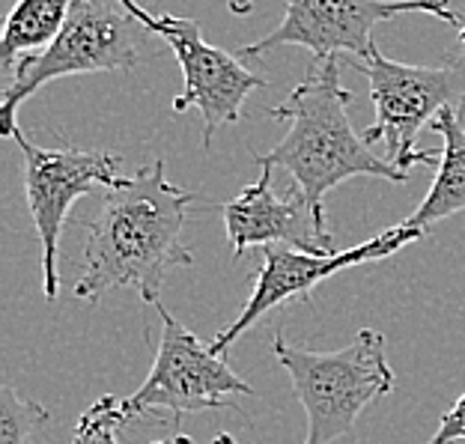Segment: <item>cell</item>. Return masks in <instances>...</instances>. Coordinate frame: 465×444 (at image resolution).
Returning a JSON list of instances; mask_svg holds the SVG:
<instances>
[{
    "label": "cell",
    "mask_w": 465,
    "mask_h": 444,
    "mask_svg": "<svg viewBox=\"0 0 465 444\" xmlns=\"http://www.w3.org/2000/svg\"><path fill=\"white\" fill-rule=\"evenodd\" d=\"M194 192L167 183L164 162L134 171L108 188L84 245V274L75 283L81 301H102L114 290H134L146 304H162L164 278L192 266L194 253L183 245V227Z\"/></svg>",
    "instance_id": "1"
},
{
    "label": "cell",
    "mask_w": 465,
    "mask_h": 444,
    "mask_svg": "<svg viewBox=\"0 0 465 444\" xmlns=\"http://www.w3.org/2000/svg\"><path fill=\"white\" fill-rule=\"evenodd\" d=\"M352 102L355 93L343 87L337 57H313L308 75L290 99L269 111L272 120L287 123V134L266 155H257V164L272 171L283 167L320 221H325V194L346 179L379 176L397 185L409 179L385 155L370 150L364 134L349 125Z\"/></svg>",
    "instance_id": "2"
},
{
    "label": "cell",
    "mask_w": 465,
    "mask_h": 444,
    "mask_svg": "<svg viewBox=\"0 0 465 444\" xmlns=\"http://www.w3.org/2000/svg\"><path fill=\"white\" fill-rule=\"evenodd\" d=\"M272 352L287 370L299 403L308 415V439L302 444H337L352 436L361 411L394 390L382 331L364 329L337 352H311L283 340L278 331Z\"/></svg>",
    "instance_id": "3"
},
{
    "label": "cell",
    "mask_w": 465,
    "mask_h": 444,
    "mask_svg": "<svg viewBox=\"0 0 465 444\" xmlns=\"http://www.w3.org/2000/svg\"><path fill=\"white\" fill-rule=\"evenodd\" d=\"M150 36L120 0H75L57 39L18 60L15 75L0 96V132L13 137L18 108L51 81L137 69Z\"/></svg>",
    "instance_id": "4"
},
{
    "label": "cell",
    "mask_w": 465,
    "mask_h": 444,
    "mask_svg": "<svg viewBox=\"0 0 465 444\" xmlns=\"http://www.w3.org/2000/svg\"><path fill=\"white\" fill-rule=\"evenodd\" d=\"M370 81L376 120L364 129L367 143H382L385 158L397 171L409 173L415 164L439 162L441 153L415 150L424 125H430L445 108H457L465 99V81L453 66H409L385 54L355 63Z\"/></svg>",
    "instance_id": "5"
},
{
    "label": "cell",
    "mask_w": 465,
    "mask_h": 444,
    "mask_svg": "<svg viewBox=\"0 0 465 444\" xmlns=\"http://www.w3.org/2000/svg\"><path fill=\"white\" fill-rule=\"evenodd\" d=\"M162 316V343L155 349V361L143 385L132 397L123 400L125 420L155 418V411H171L173 424L188 411L230 409L224 400L230 394L253 397V388L232 373L224 355H218L213 343H203L194 331L173 320L167 308L155 304Z\"/></svg>",
    "instance_id": "6"
},
{
    "label": "cell",
    "mask_w": 465,
    "mask_h": 444,
    "mask_svg": "<svg viewBox=\"0 0 465 444\" xmlns=\"http://www.w3.org/2000/svg\"><path fill=\"white\" fill-rule=\"evenodd\" d=\"M129 13L150 30L153 36L164 39L167 48L183 69V93L173 99V111L183 113L197 108L203 116V146L209 150L215 132L227 123H239L245 116V102L253 90L266 87V78L242 66L239 57L209 45L200 34L194 18L158 15L141 6L137 0H120Z\"/></svg>",
    "instance_id": "7"
},
{
    "label": "cell",
    "mask_w": 465,
    "mask_h": 444,
    "mask_svg": "<svg viewBox=\"0 0 465 444\" xmlns=\"http://www.w3.org/2000/svg\"><path fill=\"white\" fill-rule=\"evenodd\" d=\"M420 13L445 25H460L462 15L448 0H287V13L278 27L239 51V57H262L274 48L299 45L313 57L352 54L355 63L376 54L373 27L379 21Z\"/></svg>",
    "instance_id": "8"
},
{
    "label": "cell",
    "mask_w": 465,
    "mask_h": 444,
    "mask_svg": "<svg viewBox=\"0 0 465 444\" xmlns=\"http://www.w3.org/2000/svg\"><path fill=\"white\" fill-rule=\"evenodd\" d=\"M13 141L25 155V194L42 245V292L54 301L60 292L57 253L69 209L93 188H114L120 183V158L78 146H36L21 129Z\"/></svg>",
    "instance_id": "9"
},
{
    "label": "cell",
    "mask_w": 465,
    "mask_h": 444,
    "mask_svg": "<svg viewBox=\"0 0 465 444\" xmlns=\"http://www.w3.org/2000/svg\"><path fill=\"white\" fill-rule=\"evenodd\" d=\"M420 236H424V230L397 224L385 232H379L373 239L361 242V245H352L334 253H308V251H295L287 245L262 248V262H260L257 278H253L251 299L245 308L239 311L236 320H232L224 331H218L213 349L218 355H227V349L269 311L295 299H302V301L311 299V292L320 287L322 281L334 278L337 271L364 266V262L388 260V257H394L400 248L418 242Z\"/></svg>",
    "instance_id": "10"
},
{
    "label": "cell",
    "mask_w": 465,
    "mask_h": 444,
    "mask_svg": "<svg viewBox=\"0 0 465 444\" xmlns=\"http://www.w3.org/2000/svg\"><path fill=\"white\" fill-rule=\"evenodd\" d=\"M232 260L245 257L248 248L287 245L308 253H334V236L325 221L313 215L302 192L287 200L274 194L272 167H260V179L239 197L221 206Z\"/></svg>",
    "instance_id": "11"
},
{
    "label": "cell",
    "mask_w": 465,
    "mask_h": 444,
    "mask_svg": "<svg viewBox=\"0 0 465 444\" xmlns=\"http://www.w3.org/2000/svg\"><path fill=\"white\" fill-rule=\"evenodd\" d=\"M430 129L439 132L441 141H445L439 158V171L427 197L420 200V206L403 221L406 227L424 232L432 224H439V221L465 212V125L460 123L457 108L441 111L430 123Z\"/></svg>",
    "instance_id": "12"
},
{
    "label": "cell",
    "mask_w": 465,
    "mask_h": 444,
    "mask_svg": "<svg viewBox=\"0 0 465 444\" xmlns=\"http://www.w3.org/2000/svg\"><path fill=\"white\" fill-rule=\"evenodd\" d=\"M75 0H18L6 15L0 39V69H13L15 57L48 48L69 21Z\"/></svg>",
    "instance_id": "13"
},
{
    "label": "cell",
    "mask_w": 465,
    "mask_h": 444,
    "mask_svg": "<svg viewBox=\"0 0 465 444\" xmlns=\"http://www.w3.org/2000/svg\"><path fill=\"white\" fill-rule=\"evenodd\" d=\"M48 409L36 400L18 397L13 385L0 388V444H36L48 427Z\"/></svg>",
    "instance_id": "14"
},
{
    "label": "cell",
    "mask_w": 465,
    "mask_h": 444,
    "mask_svg": "<svg viewBox=\"0 0 465 444\" xmlns=\"http://www.w3.org/2000/svg\"><path fill=\"white\" fill-rule=\"evenodd\" d=\"M129 424L123 415V400L116 397H99L75 424V436L72 444H120L116 441V429Z\"/></svg>",
    "instance_id": "15"
},
{
    "label": "cell",
    "mask_w": 465,
    "mask_h": 444,
    "mask_svg": "<svg viewBox=\"0 0 465 444\" xmlns=\"http://www.w3.org/2000/svg\"><path fill=\"white\" fill-rule=\"evenodd\" d=\"M457 441H465V394L445 411V418L439 420L436 436L427 444H457Z\"/></svg>",
    "instance_id": "16"
},
{
    "label": "cell",
    "mask_w": 465,
    "mask_h": 444,
    "mask_svg": "<svg viewBox=\"0 0 465 444\" xmlns=\"http://www.w3.org/2000/svg\"><path fill=\"white\" fill-rule=\"evenodd\" d=\"M153 444H194V439H192V436H185V432H179V436H173V439H167V441H153ZM213 444H239V441L232 439L230 432H218V436L213 439Z\"/></svg>",
    "instance_id": "17"
},
{
    "label": "cell",
    "mask_w": 465,
    "mask_h": 444,
    "mask_svg": "<svg viewBox=\"0 0 465 444\" xmlns=\"http://www.w3.org/2000/svg\"><path fill=\"white\" fill-rule=\"evenodd\" d=\"M230 13L232 15H251L253 13V0H230Z\"/></svg>",
    "instance_id": "18"
},
{
    "label": "cell",
    "mask_w": 465,
    "mask_h": 444,
    "mask_svg": "<svg viewBox=\"0 0 465 444\" xmlns=\"http://www.w3.org/2000/svg\"><path fill=\"white\" fill-rule=\"evenodd\" d=\"M460 42H462V48H465V25H462V30H460ZM460 123L465 125V99H462V104H460Z\"/></svg>",
    "instance_id": "19"
}]
</instances>
